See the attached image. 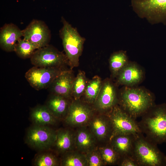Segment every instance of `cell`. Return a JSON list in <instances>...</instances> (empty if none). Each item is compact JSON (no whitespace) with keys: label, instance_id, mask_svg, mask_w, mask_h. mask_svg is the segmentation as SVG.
I'll return each mask as SVG.
<instances>
[{"label":"cell","instance_id":"6da1fadb","mask_svg":"<svg viewBox=\"0 0 166 166\" xmlns=\"http://www.w3.org/2000/svg\"><path fill=\"white\" fill-rule=\"evenodd\" d=\"M154 96L144 88L124 86L118 94V105L135 119L156 104Z\"/></svg>","mask_w":166,"mask_h":166},{"label":"cell","instance_id":"7a4b0ae2","mask_svg":"<svg viewBox=\"0 0 166 166\" xmlns=\"http://www.w3.org/2000/svg\"><path fill=\"white\" fill-rule=\"evenodd\" d=\"M138 123L142 133L149 140L157 144L166 143V104L154 105Z\"/></svg>","mask_w":166,"mask_h":166},{"label":"cell","instance_id":"3957f363","mask_svg":"<svg viewBox=\"0 0 166 166\" xmlns=\"http://www.w3.org/2000/svg\"><path fill=\"white\" fill-rule=\"evenodd\" d=\"M157 145L142 133L136 135L131 156L138 166H166L165 155Z\"/></svg>","mask_w":166,"mask_h":166},{"label":"cell","instance_id":"277c9868","mask_svg":"<svg viewBox=\"0 0 166 166\" xmlns=\"http://www.w3.org/2000/svg\"><path fill=\"white\" fill-rule=\"evenodd\" d=\"M61 21L63 26L59 31V34L68 65L72 69L79 65V58L82 53L85 39L63 17Z\"/></svg>","mask_w":166,"mask_h":166},{"label":"cell","instance_id":"5b68a950","mask_svg":"<svg viewBox=\"0 0 166 166\" xmlns=\"http://www.w3.org/2000/svg\"><path fill=\"white\" fill-rule=\"evenodd\" d=\"M132 9L152 24H166V0H131Z\"/></svg>","mask_w":166,"mask_h":166},{"label":"cell","instance_id":"8992f818","mask_svg":"<svg viewBox=\"0 0 166 166\" xmlns=\"http://www.w3.org/2000/svg\"><path fill=\"white\" fill-rule=\"evenodd\" d=\"M34 66L63 68L68 65L65 55L49 45L37 49L30 57Z\"/></svg>","mask_w":166,"mask_h":166},{"label":"cell","instance_id":"52a82bcc","mask_svg":"<svg viewBox=\"0 0 166 166\" xmlns=\"http://www.w3.org/2000/svg\"><path fill=\"white\" fill-rule=\"evenodd\" d=\"M56 134L49 126L34 124L27 131L25 141L31 148L39 150H47L52 147Z\"/></svg>","mask_w":166,"mask_h":166},{"label":"cell","instance_id":"ba28073f","mask_svg":"<svg viewBox=\"0 0 166 166\" xmlns=\"http://www.w3.org/2000/svg\"><path fill=\"white\" fill-rule=\"evenodd\" d=\"M106 114L111 122L113 136L119 134L136 135L142 133L136 119L128 114L118 105Z\"/></svg>","mask_w":166,"mask_h":166},{"label":"cell","instance_id":"9c48e42d","mask_svg":"<svg viewBox=\"0 0 166 166\" xmlns=\"http://www.w3.org/2000/svg\"><path fill=\"white\" fill-rule=\"evenodd\" d=\"M65 70L61 68L34 66L26 72L25 77L32 87L39 90L48 88L56 78Z\"/></svg>","mask_w":166,"mask_h":166},{"label":"cell","instance_id":"30bf717a","mask_svg":"<svg viewBox=\"0 0 166 166\" xmlns=\"http://www.w3.org/2000/svg\"><path fill=\"white\" fill-rule=\"evenodd\" d=\"M22 31L23 38L32 43L37 49L49 45L50 31L43 21L34 19Z\"/></svg>","mask_w":166,"mask_h":166},{"label":"cell","instance_id":"8fae6325","mask_svg":"<svg viewBox=\"0 0 166 166\" xmlns=\"http://www.w3.org/2000/svg\"><path fill=\"white\" fill-rule=\"evenodd\" d=\"M118 94L116 86L109 79L102 82V86L94 103L95 108L107 114L115 106L118 105Z\"/></svg>","mask_w":166,"mask_h":166},{"label":"cell","instance_id":"7c38bea8","mask_svg":"<svg viewBox=\"0 0 166 166\" xmlns=\"http://www.w3.org/2000/svg\"><path fill=\"white\" fill-rule=\"evenodd\" d=\"M93 114L92 109L88 104L74 100L70 103L65 121L71 126H80L89 123Z\"/></svg>","mask_w":166,"mask_h":166},{"label":"cell","instance_id":"4fadbf2b","mask_svg":"<svg viewBox=\"0 0 166 166\" xmlns=\"http://www.w3.org/2000/svg\"><path fill=\"white\" fill-rule=\"evenodd\" d=\"M142 68L134 62L128 61L116 77L117 85L134 86L140 83L144 77Z\"/></svg>","mask_w":166,"mask_h":166},{"label":"cell","instance_id":"5bb4252c","mask_svg":"<svg viewBox=\"0 0 166 166\" xmlns=\"http://www.w3.org/2000/svg\"><path fill=\"white\" fill-rule=\"evenodd\" d=\"M75 77L72 70H65L57 76L48 88L51 94L69 99Z\"/></svg>","mask_w":166,"mask_h":166},{"label":"cell","instance_id":"9a60e30c","mask_svg":"<svg viewBox=\"0 0 166 166\" xmlns=\"http://www.w3.org/2000/svg\"><path fill=\"white\" fill-rule=\"evenodd\" d=\"M23 36L22 30L15 24H6L0 30V46L7 52L14 51L16 45Z\"/></svg>","mask_w":166,"mask_h":166},{"label":"cell","instance_id":"2e32d148","mask_svg":"<svg viewBox=\"0 0 166 166\" xmlns=\"http://www.w3.org/2000/svg\"><path fill=\"white\" fill-rule=\"evenodd\" d=\"M91 132L97 139L109 142L113 135L110 119L106 115L94 117L89 121Z\"/></svg>","mask_w":166,"mask_h":166},{"label":"cell","instance_id":"e0dca14e","mask_svg":"<svg viewBox=\"0 0 166 166\" xmlns=\"http://www.w3.org/2000/svg\"><path fill=\"white\" fill-rule=\"evenodd\" d=\"M137 135L122 134L114 135L112 136L109 143L120 157L132 156L134 142Z\"/></svg>","mask_w":166,"mask_h":166},{"label":"cell","instance_id":"ac0fdd59","mask_svg":"<svg viewBox=\"0 0 166 166\" xmlns=\"http://www.w3.org/2000/svg\"><path fill=\"white\" fill-rule=\"evenodd\" d=\"M30 116L33 124L36 125H53L57 120L45 105H38L33 108Z\"/></svg>","mask_w":166,"mask_h":166},{"label":"cell","instance_id":"d6986e66","mask_svg":"<svg viewBox=\"0 0 166 166\" xmlns=\"http://www.w3.org/2000/svg\"><path fill=\"white\" fill-rule=\"evenodd\" d=\"M96 137L88 129L83 128L79 129L74 135L75 147L84 153L95 149Z\"/></svg>","mask_w":166,"mask_h":166},{"label":"cell","instance_id":"ffe728a7","mask_svg":"<svg viewBox=\"0 0 166 166\" xmlns=\"http://www.w3.org/2000/svg\"><path fill=\"white\" fill-rule=\"evenodd\" d=\"M53 146L58 152L63 154L73 150L75 147L74 135L67 129L56 131V139Z\"/></svg>","mask_w":166,"mask_h":166},{"label":"cell","instance_id":"44dd1931","mask_svg":"<svg viewBox=\"0 0 166 166\" xmlns=\"http://www.w3.org/2000/svg\"><path fill=\"white\" fill-rule=\"evenodd\" d=\"M69 99L51 94L45 105L57 119L66 116L70 103Z\"/></svg>","mask_w":166,"mask_h":166},{"label":"cell","instance_id":"7402d4cb","mask_svg":"<svg viewBox=\"0 0 166 166\" xmlns=\"http://www.w3.org/2000/svg\"><path fill=\"white\" fill-rule=\"evenodd\" d=\"M129 61L126 51L120 50L112 53L109 60L110 69L113 77H116L119 72Z\"/></svg>","mask_w":166,"mask_h":166},{"label":"cell","instance_id":"603a6c76","mask_svg":"<svg viewBox=\"0 0 166 166\" xmlns=\"http://www.w3.org/2000/svg\"><path fill=\"white\" fill-rule=\"evenodd\" d=\"M64 154L61 164L63 166H88L85 154L73 150Z\"/></svg>","mask_w":166,"mask_h":166},{"label":"cell","instance_id":"cb8c5ba5","mask_svg":"<svg viewBox=\"0 0 166 166\" xmlns=\"http://www.w3.org/2000/svg\"><path fill=\"white\" fill-rule=\"evenodd\" d=\"M102 82L101 78L97 76H95L88 81L83 95L87 103H94L101 90Z\"/></svg>","mask_w":166,"mask_h":166},{"label":"cell","instance_id":"d4e9b609","mask_svg":"<svg viewBox=\"0 0 166 166\" xmlns=\"http://www.w3.org/2000/svg\"><path fill=\"white\" fill-rule=\"evenodd\" d=\"M88 82L85 73L79 71L75 77L72 89V97L75 100H79L84 95Z\"/></svg>","mask_w":166,"mask_h":166},{"label":"cell","instance_id":"484cf974","mask_svg":"<svg viewBox=\"0 0 166 166\" xmlns=\"http://www.w3.org/2000/svg\"><path fill=\"white\" fill-rule=\"evenodd\" d=\"M37 49V47L32 43L21 38L17 42L14 51L20 58L25 59L30 58Z\"/></svg>","mask_w":166,"mask_h":166},{"label":"cell","instance_id":"4316f807","mask_svg":"<svg viewBox=\"0 0 166 166\" xmlns=\"http://www.w3.org/2000/svg\"><path fill=\"white\" fill-rule=\"evenodd\" d=\"M98 150L105 165L118 164L120 156L109 143L100 147Z\"/></svg>","mask_w":166,"mask_h":166},{"label":"cell","instance_id":"83f0119b","mask_svg":"<svg viewBox=\"0 0 166 166\" xmlns=\"http://www.w3.org/2000/svg\"><path fill=\"white\" fill-rule=\"evenodd\" d=\"M33 162L34 165L35 166H56L59 164L57 157L48 152L38 154L34 158Z\"/></svg>","mask_w":166,"mask_h":166},{"label":"cell","instance_id":"f1b7e54d","mask_svg":"<svg viewBox=\"0 0 166 166\" xmlns=\"http://www.w3.org/2000/svg\"><path fill=\"white\" fill-rule=\"evenodd\" d=\"M89 166H101L105 165L99 150L95 148L85 153Z\"/></svg>","mask_w":166,"mask_h":166},{"label":"cell","instance_id":"f546056e","mask_svg":"<svg viewBox=\"0 0 166 166\" xmlns=\"http://www.w3.org/2000/svg\"><path fill=\"white\" fill-rule=\"evenodd\" d=\"M118 165L120 166H138L132 156H129L120 157Z\"/></svg>","mask_w":166,"mask_h":166},{"label":"cell","instance_id":"4dcf8cb0","mask_svg":"<svg viewBox=\"0 0 166 166\" xmlns=\"http://www.w3.org/2000/svg\"><path fill=\"white\" fill-rule=\"evenodd\" d=\"M165 159H166V154L165 155Z\"/></svg>","mask_w":166,"mask_h":166}]
</instances>
